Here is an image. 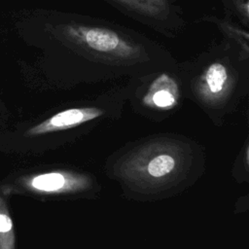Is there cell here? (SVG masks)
Masks as SVG:
<instances>
[{"instance_id": "7", "label": "cell", "mask_w": 249, "mask_h": 249, "mask_svg": "<svg viewBox=\"0 0 249 249\" xmlns=\"http://www.w3.org/2000/svg\"><path fill=\"white\" fill-rule=\"evenodd\" d=\"M152 98L159 107H169L175 102V96L168 89H160L154 92Z\"/></svg>"}, {"instance_id": "5", "label": "cell", "mask_w": 249, "mask_h": 249, "mask_svg": "<svg viewBox=\"0 0 249 249\" xmlns=\"http://www.w3.org/2000/svg\"><path fill=\"white\" fill-rule=\"evenodd\" d=\"M205 79L211 91H220L223 89L224 84L227 80L226 68L220 63L212 64L206 72Z\"/></svg>"}, {"instance_id": "4", "label": "cell", "mask_w": 249, "mask_h": 249, "mask_svg": "<svg viewBox=\"0 0 249 249\" xmlns=\"http://www.w3.org/2000/svg\"><path fill=\"white\" fill-rule=\"evenodd\" d=\"M0 249H15V233L5 199L0 196Z\"/></svg>"}, {"instance_id": "2", "label": "cell", "mask_w": 249, "mask_h": 249, "mask_svg": "<svg viewBox=\"0 0 249 249\" xmlns=\"http://www.w3.org/2000/svg\"><path fill=\"white\" fill-rule=\"evenodd\" d=\"M82 30L87 44L95 51L110 52L120 43L118 35L111 30L103 28H82Z\"/></svg>"}, {"instance_id": "6", "label": "cell", "mask_w": 249, "mask_h": 249, "mask_svg": "<svg viewBox=\"0 0 249 249\" xmlns=\"http://www.w3.org/2000/svg\"><path fill=\"white\" fill-rule=\"evenodd\" d=\"M175 165L172 157L168 155H160L153 159L148 165V172L153 177H161L169 173Z\"/></svg>"}, {"instance_id": "3", "label": "cell", "mask_w": 249, "mask_h": 249, "mask_svg": "<svg viewBox=\"0 0 249 249\" xmlns=\"http://www.w3.org/2000/svg\"><path fill=\"white\" fill-rule=\"evenodd\" d=\"M26 188L42 193H52L61 190L65 185V178L56 172L44 173L25 179L21 183Z\"/></svg>"}, {"instance_id": "1", "label": "cell", "mask_w": 249, "mask_h": 249, "mask_svg": "<svg viewBox=\"0 0 249 249\" xmlns=\"http://www.w3.org/2000/svg\"><path fill=\"white\" fill-rule=\"evenodd\" d=\"M103 112L96 108H75L68 109L55 114L50 119L42 122L41 124L29 128L25 135L35 136L45 134L53 131L64 130L78 126L86 122L91 121L99 116Z\"/></svg>"}]
</instances>
